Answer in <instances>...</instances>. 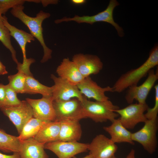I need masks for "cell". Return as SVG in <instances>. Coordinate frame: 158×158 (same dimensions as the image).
<instances>
[{"label": "cell", "instance_id": "35", "mask_svg": "<svg viewBox=\"0 0 158 158\" xmlns=\"http://www.w3.org/2000/svg\"><path fill=\"white\" fill-rule=\"evenodd\" d=\"M126 158H136L135 157V151L132 149Z\"/></svg>", "mask_w": 158, "mask_h": 158}, {"label": "cell", "instance_id": "37", "mask_svg": "<svg viewBox=\"0 0 158 158\" xmlns=\"http://www.w3.org/2000/svg\"><path fill=\"white\" fill-rule=\"evenodd\" d=\"M3 16H2L0 12V22L3 21Z\"/></svg>", "mask_w": 158, "mask_h": 158}, {"label": "cell", "instance_id": "31", "mask_svg": "<svg viewBox=\"0 0 158 158\" xmlns=\"http://www.w3.org/2000/svg\"><path fill=\"white\" fill-rule=\"evenodd\" d=\"M0 158H20L19 153H13L12 155H7L0 152Z\"/></svg>", "mask_w": 158, "mask_h": 158}, {"label": "cell", "instance_id": "27", "mask_svg": "<svg viewBox=\"0 0 158 158\" xmlns=\"http://www.w3.org/2000/svg\"><path fill=\"white\" fill-rule=\"evenodd\" d=\"M17 94L8 84L6 85L5 97L4 107H11L19 104L21 101L18 99Z\"/></svg>", "mask_w": 158, "mask_h": 158}, {"label": "cell", "instance_id": "23", "mask_svg": "<svg viewBox=\"0 0 158 158\" xmlns=\"http://www.w3.org/2000/svg\"><path fill=\"white\" fill-rule=\"evenodd\" d=\"M21 141L18 137L9 134L0 129V150L5 153H19Z\"/></svg>", "mask_w": 158, "mask_h": 158}, {"label": "cell", "instance_id": "32", "mask_svg": "<svg viewBox=\"0 0 158 158\" xmlns=\"http://www.w3.org/2000/svg\"><path fill=\"white\" fill-rule=\"evenodd\" d=\"M58 1L57 0H41L43 6L45 7L47 6L49 4H56L58 3Z\"/></svg>", "mask_w": 158, "mask_h": 158}, {"label": "cell", "instance_id": "34", "mask_svg": "<svg viewBox=\"0 0 158 158\" xmlns=\"http://www.w3.org/2000/svg\"><path fill=\"white\" fill-rule=\"evenodd\" d=\"M71 2L76 5H81L84 4L86 1L85 0H72Z\"/></svg>", "mask_w": 158, "mask_h": 158}, {"label": "cell", "instance_id": "10", "mask_svg": "<svg viewBox=\"0 0 158 158\" xmlns=\"http://www.w3.org/2000/svg\"><path fill=\"white\" fill-rule=\"evenodd\" d=\"M51 78L54 82L51 86L52 98L54 100L66 101L77 98L81 101L84 96L81 93L77 85H72L54 74Z\"/></svg>", "mask_w": 158, "mask_h": 158}, {"label": "cell", "instance_id": "11", "mask_svg": "<svg viewBox=\"0 0 158 158\" xmlns=\"http://www.w3.org/2000/svg\"><path fill=\"white\" fill-rule=\"evenodd\" d=\"M88 146L89 144L78 141L57 140L45 144L44 148L53 152L58 158H72L78 154L87 151Z\"/></svg>", "mask_w": 158, "mask_h": 158}, {"label": "cell", "instance_id": "8", "mask_svg": "<svg viewBox=\"0 0 158 158\" xmlns=\"http://www.w3.org/2000/svg\"><path fill=\"white\" fill-rule=\"evenodd\" d=\"M0 109L14 125L19 135L25 123L33 117L32 109L26 100L21 101L18 105L3 107Z\"/></svg>", "mask_w": 158, "mask_h": 158}, {"label": "cell", "instance_id": "14", "mask_svg": "<svg viewBox=\"0 0 158 158\" xmlns=\"http://www.w3.org/2000/svg\"><path fill=\"white\" fill-rule=\"evenodd\" d=\"M26 100L32 109L33 117L46 122L56 120L52 97H42L38 99L27 98Z\"/></svg>", "mask_w": 158, "mask_h": 158}, {"label": "cell", "instance_id": "15", "mask_svg": "<svg viewBox=\"0 0 158 158\" xmlns=\"http://www.w3.org/2000/svg\"><path fill=\"white\" fill-rule=\"evenodd\" d=\"M77 86L81 93L86 98L93 99L97 101L109 100V98L106 95L105 93L113 92L112 87L107 86L102 87L90 76L84 78Z\"/></svg>", "mask_w": 158, "mask_h": 158}, {"label": "cell", "instance_id": "29", "mask_svg": "<svg viewBox=\"0 0 158 158\" xmlns=\"http://www.w3.org/2000/svg\"><path fill=\"white\" fill-rule=\"evenodd\" d=\"M155 102L154 105L152 108L149 107L145 114V116L147 120H150L157 118L158 113V85H155Z\"/></svg>", "mask_w": 158, "mask_h": 158}, {"label": "cell", "instance_id": "12", "mask_svg": "<svg viewBox=\"0 0 158 158\" xmlns=\"http://www.w3.org/2000/svg\"><path fill=\"white\" fill-rule=\"evenodd\" d=\"M72 61L75 63L84 78L98 74L103 67L102 62L96 55L77 54L73 56Z\"/></svg>", "mask_w": 158, "mask_h": 158}, {"label": "cell", "instance_id": "9", "mask_svg": "<svg viewBox=\"0 0 158 158\" xmlns=\"http://www.w3.org/2000/svg\"><path fill=\"white\" fill-rule=\"evenodd\" d=\"M148 74L147 78L141 85H133L128 87L125 97L128 103L132 104L135 100L139 104H146V100L148 94L158 79V69L155 72L152 69Z\"/></svg>", "mask_w": 158, "mask_h": 158}, {"label": "cell", "instance_id": "3", "mask_svg": "<svg viewBox=\"0 0 158 158\" xmlns=\"http://www.w3.org/2000/svg\"><path fill=\"white\" fill-rule=\"evenodd\" d=\"M87 118L95 122L109 121L111 122L119 116L115 111L119 109L109 99L103 101H92L84 97L81 101Z\"/></svg>", "mask_w": 158, "mask_h": 158}, {"label": "cell", "instance_id": "17", "mask_svg": "<svg viewBox=\"0 0 158 158\" xmlns=\"http://www.w3.org/2000/svg\"><path fill=\"white\" fill-rule=\"evenodd\" d=\"M20 141V158H49L44 150L45 144L38 142L33 138Z\"/></svg>", "mask_w": 158, "mask_h": 158}, {"label": "cell", "instance_id": "5", "mask_svg": "<svg viewBox=\"0 0 158 158\" xmlns=\"http://www.w3.org/2000/svg\"><path fill=\"white\" fill-rule=\"evenodd\" d=\"M53 104L56 115L55 120L79 121L87 118L81 102L77 98L66 101L54 100Z\"/></svg>", "mask_w": 158, "mask_h": 158}, {"label": "cell", "instance_id": "20", "mask_svg": "<svg viewBox=\"0 0 158 158\" xmlns=\"http://www.w3.org/2000/svg\"><path fill=\"white\" fill-rule=\"evenodd\" d=\"M59 121L47 122L44 123L33 138L38 142L46 144L58 140L60 129Z\"/></svg>", "mask_w": 158, "mask_h": 158}, {"label": "cell", "instance_id": "36", "mask_svg": "<svg viewBox=\"0 0 158 158\" xmlns=\"http://www.w3.org/2000/svg\"><path fill=\"white\" fill-rule=\"evenodd\" d=\"M73 158H77L75 156H74L73 157ZM82 158H95L92 156V155L89 154Z\"/></svg>", "mask_w": 158, "mask_h": 158}, {"label": "cell", "instance_id": "6", "mask_svg": "<svg viewBox=\"0 0 158 158\" xmlns=\"http://www.w3.org/2000/svg\"><path fill=\"white\" fill-rule=\"evenodd\" d=\"M143 126L139 130L131 133L132 140L140 144L144 150L152 154L156 150L157 145V118L147 120Z\"/></svg>", "mask_w": 158, "mask_h": 158}, {"label": "cell", "instance_id": "25", "mask_svg": "<svg viewBox=\"0 0 158 158\" xmlns=\"http://www.w3.org/2000/svg\"><path fill=\"white\" fill-rule=\"evenodd\" d=\"M18 70V71L17 73L8 76V84L17 93H24L27 75L20 70Z\"/></svg>", "mask_w": 158, "mask_h": 158}, {"label": "cell", "instance_id": "28", "mask_svg": "<svg viewBox=\"0 0 158 158\" xmlns=\"http://www.w3.org/2000/svg\"><path fill=\"white\" fill-rule=\"evenodd\" d=\"M24 0H0V12L4 14L10 8L20 5H23Z\"/></svg>", "mask_w": 158, "mask_h": 158}, {"label": "cell", "instance_id": "16", "mask_svg": "<svg viewBox=\"0 0 158 158\" xmlns=\"http://www.w3.org/2000/svg\"><path fill=\"white\" fill-rule=\"evenodd\" d=\"M56 71L59 77L74 85H77L84 78L75 63L68 58L63 59Z\"/></svg>", "mask_w": 158, "mask_h": 158}, {"label": "cell", "instance_id": "30", "mask_svg": "<svg viewBox=\"0 0 158 158\" xmlns=\"http://www.w3.org/2000/svg\"><path fill=\"white\" fill-rule=\"evenodd\" d=\"M6 92V85L0 83V108L4 107Z\"/></svg>", "mask_w": 158, "mask_h": 158}, {"label": "cell", "instance_id": "21", "mask_svg": "<svg viewBox=\"0 0 158 158\" xmlns=\"http://www.w3.org/2000/svg\"><path fill=\"white\" fill-rule=\"evenodd\" d=\"M3 22L9 31L11 36L13 37L19 44L21 49L23 56V62L27 60L26 54V46L28 43H30L35 40L34 37L31 34L22 30L19 29L10 24L8 22L7 17L4 16Z\"/></svg>", "mask_w": 158, "mask_h": 158}, {"label": "cell", "instance_id": "33", "mask_svg": "<svg viewBox=\"0 0 158 158\" xmlns=\"http://www.w3.org/2000/svg\"><path fill=\"white\" fill-rule=\"evenodd\" d=\"M8 73L5 66L0 61V75L6 74Z\"/></svg>", "mask_w": 158, "mask_h": 158}, {"label": "cell", "instance_id": "4", "mask_svg": "<svg viewBox=\"0 0 158 158\" xmlns=\"http://www.w3.org/2000/svg\"><path fill=\"white\" fill-rule=\"evenodd\" d=\"M119 5V3L116 0H111L106 9L95 15L81 16L75 15L72 18L65 17L60 19L56 20L54 22L56 24H59L64 22L74 21L79 24L85 23L91 25L97 22H105L113 26L117 30L119 36L122 37L124 35L123 30L114 22L113 17L114 9Z\"/></svg>", "mask_w": 158, "mask_h": 158}, {"label": "cell", "instance_id": "13", "mask_svg": "<svg viewBox=\"0 0 158 158\" xmlns=\"http://www.w3.org/2000/svg\"><path fill=\"white\" fill-rule=\"evenodd\" d=\"M118 149L115 143L103 134L96 135L90 144L88 150L95 158H111Z\"/></svg>", "mask_w": 158, "mask_h": 158}, {"label": "cell", "instance_id": "26", "mask_svg": "<svg viewBox=\"0 0 158 158\" xmlns=\"http://www.w3.org/2000/svg\"><path fill=\"white\" fill-rule=\"evenodd\" d=\"M9 31L3 21L0 22V41L10 51L13 61L18 64L19 62L16 57V52L12 45Z\"/></svg>", "mask_w": 158, "mask_h": 158}, {"label": "cell", "instance_id": "22", "mask_svg": "<svg viewBox=\"0 0 158 158\" xmlns=\"http://www.w3.org/2000/svg\"><path fill=\"white\" fill-rule=\"evenodd\" d=\"M52 87L45 85L40 83L32 74L26 75L24 93L40 94L44 97H52Z\"/></svg>", "mask_w": 158, "mask_h": 158}, {"label": "cell", "instance_id": "7", "mask_svg": "<svg viewBox=\"0 0 158 158\" xmlns=\"http://www.w3.org/2000/svg\"><path fill=\"white\" fill-rule=\"evenodd\" d=\"M148 107L146 103H132L123 108L116 110L115 112L120 116L119 119L124 127L127 129H132L139 123H144L147 120L145 112Z\"/></svg>", "mask_w": 158, "mask_h": 158}, {"label": "cell", "instance_id": "38", "mask_svg": "<svg viewBox=\"0 0 158 158\" xmlns=\"http://www.w3.org/2000/svg\"><path fill=\"white\" fill-rule=\"evenodd\" d=\"M111 158H117L115 156L114 157H113Z\"/></svg>", "mask_w": 158, "mask_h": 158}, {"label": "cell", "instance_id": "18", "mask_svg": "<svg viewBox=\"0 0 158 158\" xmlns=\"http://www.w3.org/2000/svg\"><path fill=\"white\" fill-rule=\"evenodd\" d=\"M59 121L61 126L58 140L78 142L80 139L82 134L79 121L65 120Z\"/></svg>", "mask_w": 158, "mask_h": 158}, {"label": "cell", "instance_id": "2", "mask_svg": "<svg viewBox=\"0 0 158 158\" xmlns=\"http://www.w3.org/2000/svg\"><path fill=\"white\" fill-rule=\"evenodd\" d=\"M158 64V47L156 45L151 50L149 57L143 64L120 76L112 87L113 92L120 93L129 87L137 85L142 78Z\"/></svg>", "mask_w": 158, "mask_h": 158}, {"label": "cell", "instance_id": "1", "mask_svg": "<svg viewBox=\"0 0 158 158\" xmlns=\"http://www.w3.org/2000/svg\"><path fill=\"white\" fill-rule=\"evenodd\" d=\"M24 8L23 5H19L12 8L10 12L13 16L18 18L28 27L31 34L40 42L44 51L41 62H45L51 58L52 51L47 46L44 42L42 24L45 19L50 17V14L41 10L35 17H31L23 12Z\"/></svg>", "mask_w": 158, "mask_h": 158}, {"label": "cell", "instance_id": "24", "mask_svg": "<svg viewBox=\"0 0 158 158\" xmlns=\"http://www.w3.org/2000/svg\"><path fill=\"white\" fill-rule=\"evenodd\" d=\"M39 119L32 117L24 125L20 133L17 136L20 141L33 138L46 122Z\"/></svg>", "mask_w": 158, "mask_h": 158}, {"label": "cell", "instance_id": "19", "mask_svg": "<svg viewBox=\"0 0 158 158\" xmlns=\"http://www.w3.org/2000/svg\"><path fill=\"white\" fill-rule=\"evenodd\" d=\"M111 124L103 127L104 130L111 136L110 139L114 143L126 142L134 145L131 133L121 122L119 118H116Z\"/></svg>", "mask_w": 158, "mask_h": 158}]
</instances>
